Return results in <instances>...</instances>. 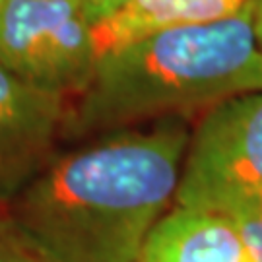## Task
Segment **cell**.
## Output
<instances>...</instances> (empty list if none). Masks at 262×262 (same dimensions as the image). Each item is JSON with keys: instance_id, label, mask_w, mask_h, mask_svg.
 I'll return each instance as SVG.
<instances>
[{"instance_id": "6da1fadb", "label": "cell", "mask_w": 262, "mask_h": 262, "mask_svg": "<svg viewBox=\"0 0 262 262\" xmlns=\"http://www.w3.org/2000/svg\"><path fill=\"white\" fill-rule=\"evenodd\" d=\"M190 121L64 144L2 210L37 262H136L175 206Z\"/></svg>"}, {"instance_id": "7a4b0ae2", "label": "cell", "mask_w": 262, "mask_h": 262, "mask_svg": "<svg viewBox=\"0 0 262 262\" xmlns=\"http://www.w3.org/2000/svg\"><path fill=\"white\" fill-rule=\"evenodd\" d=\"M254 2L222 21L156 31L101 55L68 103L62 146L165 119H198L233 95L262 90Z\"/></svg>"}, {"instance_id": "3957f363", "label": "cell", "mask_w": 262, "mask_h": 262, "mask_svg": "<svg viewBox=\"0 0 262 262\" xmlns=\"http://www.w3.org/2000/svg\"><path fill=\"white\" fill-rule=\"evenodd\" d=\"M262 194V90L225 99L190 130L175 206L227 214Z\"/></svg>"}, {"instance_id": "277c9868", "label": "cell", "mask_w": 262, "mask_h": 262, "mask_svg": "<svg viewBox=\"0 0 262 262\" xmlns=\"http://www.w3.org/2000/svg\"><path fill=\"white\" fill-rule=\"evenodd\" d=\"M99 60L94 24L76 0H4L0 64L26 82L74 99Z\"/></svg>"}, {"instance_id": "5b68a950", "label": "cell", "mask_w": 262, "mask_h": 262, "mask_svg": "<svg viewBox=\"0 0 262 262\" xmlns=\"http://www.w3.org/2000/svg\"><path fill=\"white\" fill-rule=\"evenodd\" d=\"M68 103L0 64V212L62 148Z\"/></svg>"}, {"instance_id": "8992f818", "label": "cell", "mask_w": 262, "mask_h": 262, "mask_svg": "<svg viewBox=\"0 0 262 262\" xmlns=\"http://www.w3.org/2000/svg\"><path fill=\"white\" fill-rule=\"evenodd\" d=\"M136 262H256L222 214L173 206L159 220Z\"/></svg>"}, {"instance_id": "52a82bcc", "label": "cell", "mask_w": 262, "mask_h": 262, "mask_svg": "<svg viewBox=\"0 0 262 262\" xmlns=\"http://www.w3.org/2000/svg\"><path fill=\"white\" fill-rule=\"evenodd\" d=\"M254 0H130L113 18L94 28L99 56L156 31L222 21Z\"/></svg>"}, {"instance_id": "ba28073f", "label": "cell", "mask_w": 262, "mask_h": 262, "mask_svg": "<svg viewBox=\"0 0 262 262\" xmlns=\"http://www.w3.org/2000/svg\"><path fill=\"white\" fill-rule=\"evenodd\" d=\"M222 215L233 224L256 262H262V194L245 200Z\"/></svg>"}, {"instance_id": "9c48e42d", "label": "cell", "mask_w": 262, "mask_h": 262, "mask_svg": "<svg viewBox=\"0 0 262 262\" xmlns=\"http://www.w3.org/2000/svg\"><path fill=\"white\" fill-rule=\"evenodd\" d=\"M0 262H37V258L26 249L16 233L10 229L0 212Z\"/></svg>"}, {"instance_id": "30bf717a", "label": "cell", "mask_w": 262, "mask_h": 262, "mask_svg": "<svg viewBox=\"0 0 262 262\" xmlns=\"http://www.w3.org/2000/svg\"><path fill=\"white\" fill-rule=\"evenodd\" d=\"M130 0H76V4L85 14V18L94 24H101L105 19L113 18L115 14H119Z\"/></svg>"}, {"instance_id": "8fae6325", "label": "cell", "mask_w": 262, "mask_h": 262, "mask_svg": "<svg viewBox=\"0 0 262 262\" xmlns=\"http://www.w3.org/2000/svg\"><path fill=\"white\" fill-rule=\"evenodd\" d=\"M254 28H256V37L262 49V0L254 2Z\"/></svg>"}, {"instance_id": "7c38bea8", "label": "cell", "mask_w": 262, "mask_h": 262, "mask_svg": "<svg viewBox=\"0 0 262 262\" xmlns=\"http://www.w3.org/2000/svg\"><path fill=\"white\" fill-rule=\"evenodd\" d=\"M2 4H4V0H0V6H2Z\"/></svg>"}]
</instances>
